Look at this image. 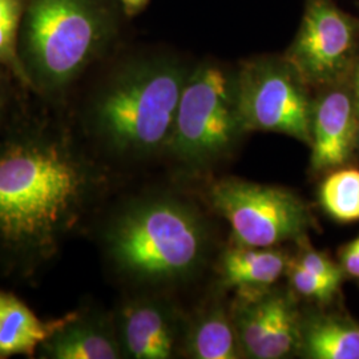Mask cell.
<instances>
[{"instance_id":"obj_1","label":"cell","mask_w":359,"mask_h":359,"mask_svg":"<svg viewBox=\"0 0 359 359\" xmlns=\"http://www.w3.org/2000/svg\"><path fill=\"white\" fill-rule=\"evenodd\" d=\"M97 160L65 130L0 137V273L31 278L84 226L107 189Z\"/></svg>"},{"instance_id":"obj_2","label":"cell","mask_w":359,"mask_h":359,"mask_svg":"<svg viewBox=\"0 0 359 359\" xmlns=\"http://www.w3.org/2000/svg\"><path fill=\"white\" fill-rule=\"evenodd\" d=\"M209 228L189 201L147 193L118 206L104 222L100 243L116 274L142 287L184 283L205 262Z\"/></svg>"},{"instance_id":"obj_3","label":"cell","mask_w":359,"mask_h":359,"mask_svg":"<svg viewBox=\"0 0 359 359\" xmlns=\"http://www.w3.org/2000/svg\"><path fill=\"white\" fill-rule=\"evenodd\" d=\"M187 79L180 65L163 60L118 72L90 108V133L100 151L127 161L164 154Z\"/></svg>"},{"instance_id":"obj_4","label":"cell","mask_w":359,"mask_h":359,"mask_svg":"<svg viewBox=\"0 0 359 359\" xmlns=\"http://www.w3.org/2000/svg\"><path fill=\"white\" fill-rule=\"evenodd\" d=\"M20 62L27 83L47 93L65 90L103 46L107 23L95 0H29Z\"/></svg>"},{"instance_id":"obj_5","label":"cell","mask_w":359,"mask_h":359,"mask_svg":"<svg viewBox=\"0 0 359 359\" xmlns=\"http://www.w3.org/2000/svg\"><path fill=\"white\" fill-rule=\"evenodd\" d=\"M243 132L237 79L204 65L185 81L164 154L182 167L203 170L225 160Z\"/></svg>"},{"instance_id":"obj_6","label":"cell","mask_w":359,"mask_h":359,"mask_svg":"<svg viewBox=\"0 0 359 359\" xmlns=\"http://www.w3.org/2000/svg\"><path fill=\"white\" fill-rule=\"evenodd\" d=\"M208 201L229 222L240 246L274 248L299 241L311 226L306 204L281 187L222 179L209 188Z\"/></svg>"},{"instance_id":"obj_7","label":"cell","mask_w":359,"mask_h":359,"mask_svg":"<svg viewBox=\"0 0 359 359\" xmlns=\"http://www.w3.org/2000/svg\"><path fill=\"white\" fill-rule=\"evenodd\" d=\"M237 97L245 130L283 133L310 145L313 107L289 63L246 65L237 77Z\"/></svg>"},{"instance_id":"obj_8","label":"cell","mask_w":359,"mask_h":359,"mask_svg":"<svg viewBox=\"0 0 359 359\" xmlns=\"http://www.w3.org/2000/svg\"><path fill=\"white\" fill-rule=\"evenodd\" d=\"M231 317L243 354L249 358H286L299 348L302 318L289 292L238 290Z\"/></svg>"},{"instance_id":"obj_9","label":"cell","mask_w":359,"mask_h":359,"mask_svg":"<svg viewBox=\"0 0 359 359\" xmlns=\"http://www.w3.org/2000/svg\"><path fill=\"white\" fill-rule=\"evenodd\" d=\"M354 40L346 13L330 0H310L287 62L304 83H327L346 67Z\"/></svg>"},{"instance_id":"obj_10","label":"cell","mask_w":359,"mask_h":359,"mask_svg":"<svg viewBox=\"0 0 359 359\" xmlns=\"http://www.w3.org/2000/svg\"><path fill=\"white\" fill-rule=\"evenodd\" d=\"M114 316L124 357L170 359L182 350L187 322L165 298L156 294L132 297Z\"/></svg>"},{"instance_id":"obj_11","label":"cell","mask_w":359,"mask_h":359,"mask_svg":"<svg viewBox=\"0 0 359 359\" xmlns=\"http://www.w3.org/2000/svg\"><path fill=\"white\" fill-rule=\"evenodd\" d=\"M40 359L124 358L115 316L99 309L76 310L75 316L39 347Z\"/></svg>"},{"instance_id":"obj_12","label":"cell","mask_w":359,"mask_h":359,"mask_svg":"<svg viewBox=\"0 0 359 359\" xmlns=\"http://www.w3.org/2000/svg\"><path fill=\"white\" fill-rule=\"evenodd\" d=\"M355 133V107L344 90H332L313 107L311 167L327 170L350 157Z\"/></svg>"},{"instance_id":"obj_13","label":"cell","mask_w":359,"mask_h":359,"mask_svg":"<svg viewBox=\"0 0 359 359\" xmlns=\"http://www.w3.org/2000/svg\"><path fill=\"white\" fill-rule=\"evenodd\" d=\"M41 320L19 297L0 290V359L36 357L39 347L75 316Z\"/></svg>"},{"instance_id":"obj_14","label":"cell","mask_w":359,"mask_h":359,"mask_svg":"<svg viewBox=\"0 0 359 359\" xmlns=\"http://www.w3.org/2000/svg\"><path fill=\"white\" fill-rule=\"evenodd\" d=\"M182 351L194 359H237L243 350L231 311L219 304L201 309L187 322Z\"/></svg>"},{"instance_id":"obj_15","label":"cell","mask_w":359,"mask_h":359,"mask_svg":"<svg viewBox=\"0 0 359 359\" xmlns=\"http://www.w3.org/2000/svg\"><path fill=\"white\" fill-rule=\"evenodd\" d=\"M287 261L289 257L273 248L237 245L221 257V281L238 290L270 287L286 273Z\"/></svg>"},{"instance_id":"obj_16","label":"cell","mask_w":359,"mask_h":359,"mask_svg":"<svg viewBox=\"0 0 359 359\" xmlns=\"http://www.w3.org/2000/svg\"><path fill=\"white\" fill-rule=\"evenodd\" d=\"M313 359H359V326L335 317L302 320L301 347Z\"/></svg>"},{"instance_id":"obj_17","label":"cell","mask_w":359,"mask_h":359,"mask_svg":"<svg viewBox=\"0 0 359 359\" xmlns=\"http://www.w3.org/2000/svg\"><path fill=\"white\" fill-rule=\"evenodd\" d=\"M320 198L325 210L339 222L359 219V169L344 168L322 182Z\"/></svg>"},{"instance_id":"obj_18","label":"cell","mask_w":359,"mask_h":359,"mask_svg":"<svg viewBox=\"0 0 359 359\" xmlns=\"http://www.w3.org/2000/svg\"><path fill=\"white\" fill-rule=\"evenodd\" d=\"M23 10V0H0V67L10 69L27 83L18 46V31Z\"/></svg>"},{"instance_id":"obj_19","label":"cell","mask_w":359,"mask_h":359,"mask_svg":"<svg viewBox=\"0 0 359 359\" xmlns=\"http://www.w3.org/2000/svg\"><path fill=\"white\" fill-rule=\"evenodd\" d=\"M286 273L289 276L292 287L298 294L304 295L310 299H317L321 302L330 301L341 285L339 281L326 278L323 276L301 268L292 259L287 261Z\"/></svg>"},{"instance_id":"obj_20","label":"cell","mask_w":359,"mask_h":359,"mask_svg":"<svg viewBox=\"0 0 359 359\" xmlns=\"http://www.w3.org/2000/svg\"><path fill=\"white\" fill-rule=\"evenodd\" d=\"M292 261L311 273L320 274L326 278H332L339 283L342 281V271L333 261L329 257L322 255L320 252H316L310 248L301 250Z\"/></svg>"},{"instance_id":"obj_21","label":"cell","mask_w":359,"mask_h":359,"mask_svg":"<svg viewBox=\"0 0 359 359\" xmlns=\"http://www.w3.org/2000/svg\"><path fill=\"white\" fill-rule=\"evenodd\" d=\"M344 270L350 276L359 278V236L342 250Z\"/></svg>"},{"instance_id":"obj_22","label":"cell","mask_w":359,"mask_h":359,"mask_svg":"<svg viewBox=\"0 0 359 359\" xmlns=\"http://www.w3.org/2000/svg\"><path fill=\"white\" fill-rule=\"evenodd\" d=\"M354 90H355V102H354V107H355V112L359 115V65L355 72V80H354Z\"/></svg>"},{"instance_id":"obj_23","label":"cell","mask_w":359,"mask_h":359,"mask_svg":"<svg viewBox=\"0 0 359 359\" xmlns=\"http://www.w3.org/2000/svg\"><path fill=\"white\" fill-rule=\"evenodd\" d=\"M4 108H6V95H4L3 88L0 87V121H1V117H3Z\"/></svg>"},{"instance_id":"obj_24","label":"cell","mask_w":359,"mask_h":359,"mask_svg":"<svg viewBox=\"0 0 359 359\" xmlns=\"http://www.w3.org/2000/svg\"><path fill=\"white\" fill-rule=\"evenodd\" d=\"M121 1H123L126 6H128V7L136 8V7H140L145 0H121Z\"/></svg>"},{"instance_id":"obj_25","label":"cell","mask_w":359,"mask_h":359,"mask_svg":"<svg viewBox=\"0 0 359 359\" xmlns=\"http://www.w3.org/2000/svg\"><path fill=\"white\" fill-rule=\"evenodd\" d=\"M358 140H359V128H358Z\"/></svg>"}]
</instances>
